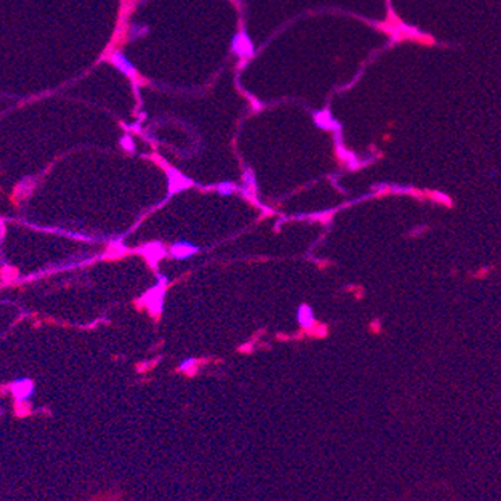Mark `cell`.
I'll return each mask as SVG.
<instances>
[{"mask_svg":"<svg viewBox=\"0 0 501 501\" xmlns=\"http://www.w3.org/2000/svg\"><path fill=\"white\" fill-rule=\"evenodd\" d=\"M13 391H16L17 388L22 393H19L16 397L19 398V401H29L31 397L34 396V385L31 383L28 379H17L14 383H13Z\"/></svg>","mask_w":501,"mask_h":501,"instance_id":"obj_1","label":"cell"}]
</instances>
